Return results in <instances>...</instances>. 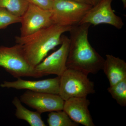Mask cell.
<instances>
[{
    "label": "cell",
    "instance_id": "1",
    "mask_svg": "<svg viewBox=\"0 0 126 126\" xmlns=\"http://www.w3.org/2000/svg\"><path fill=\"white\" fill-rule=\"evenodd\" d=\"M90 25L84 23L71 27L69 32L70 43L66 63L67 68L79 70L88 75L102 70L105 60L89 41Z\"/></svg>",
    "mask_w": 126,
    "mask_h": 126
},
{
    "label": "cell",
    "instance_id": "2",
    "mask_svg": "<svg viewBox=\"0 0 126 126\" xmlns=\"http://www.w3.org/2000/svg\"><path fill=\"white\" fill-rule=\"evenodd\" d=\"M71 27L53 24L29 36H16V42L21 46L26 58L35 67L49 51L61 45V36Z\"/></svg>",
    "mask_w": 126,
    "mask_h": 126
},
{
    "label": "cell",
    "instance_id": "3",
    "mask_svg": "<svg viewBox=\"0 0 126 126\" xmlns=\"http://www.w3.org/2000/svg\"><path fill=\"white\" fill-rule=\"evenodd\" d=\"M0 67L16 79L43 77L27 61L21 46L18 44L11 47L0 46Z\"/></svg>",
    "mask_w": 126,
    "mask_h": 126
},
{
    "label": "cell",
    "instance_id": "4",
    "mask_svg": "<svg viewBox=\"0 0 126 126\" xmlns=\"http://www.w3.org/2000/svg\"><path fill=\"white\" fill-rule=\"evenodd\" d=\"M88 76L79 70L67 68L60 77L59 95L65 101L71 98L87 97L94 93V83Z\"/></svg>",
    "mask_w": 126,
    "mask_h": 126
},
{
    "label": "cell",
    "instance_id": "5",
    "mask_svg": "<svg viewBox=\"0 0 126 126\" xmlns=\"http://www.w3.org/2000/svg\"><path fill=\"white\" fill-rule=\"evenodd\" d=\"M92 6L75 0H53L51 10L53 24L71 27L79 24Z\"/></svg>",
    "mask_w": 126,
    "mask_h": 126
},
{
    "label": "cell",
    "instance_id": "6",
    "mask_svg": "<svg viewBox=\"0 0 126 126\" xmlns=\"http://www.w3.org/2000/svg\"><path fill=\"white\" fill-rule=\"evenodd\" d=\"M60 47L44 59L35 67V70L43 77L55 75L60 77L67 69L66 63L70 46V39L67 36L63 35Z\"/></svg>",
    "mask_w": 126,
    "mask_h": 126
},
{
    "label": "cell",
    "instance_id": "7",
    "mask_svg": "<svg viewBox=\"0 0 126 126\" xmlns=\"http://www.w3.org/2000/svg\"><path fill=\"white\" fill-rule=\"evenodd\" d=\"M20 35L29 36L53 24L51 10H44L31 3L21 17Z\"/></svg>",
    "mask_w": 126,
    "mask_h": 126
},
{
    "label": "cell",
    "instance_id": "8",
    "mask_svg": "<svg viewBox=\"0 0 126 126\" xmlns=\"http://www.w3.org/2000/svg\"><path fill=\"white\" fill-rule=\"evenodd\" d=\"M113 0H101L93 6L88 11L79 24L88 23L95 26L107 24L118 30L124 25L123 20L117 15L112 7Z\"/></svg>",
    "mask_w": 126,
    "mask_h": 126
},
{
    "label": "cell",
    "instance_id": "9",
    "mask_svg": "<svg viewBox=\"0 0 126 126\" xmlns=\"http://www.w3.org/2000/svg\"><path fill=\"white\" fill-rule=\"evenodd\" d=\"M19 98L22 103L40 114L63 110L64 101L59 94L37 93L27 90Z\"/></svg>",
    "mask_w": 126,
    "mask_h": 126
},
{
    "label": "cell",
    "instance_id": "10",
    "mask_svg": "<svg viewBox=\"0 0 126 126\" xmlns=\"http://www.w3.org/2000/svg\"><path fill=\"white\" fill-rule=\"evenodd\" d=\"M16 79L14 81H4L0 86L2 88L26 89L37 93L58 94L59 93L60 77L39 81L25 80L21 78Z\"/></svg>",
    "mask_w": 126,
    "mask_h": 126
},
{
    "label": "cell",
    "instance_id": "11",
    "mask_svg": "<svg viewBox=\"0 0 126 126\" xmlns=\"http://www.w3.org/2000/svg\"><path fill=\"white\" fill-rule=\"evenodd\" d=\"M87 97H72L64 101L63 110L73 121L85 126H94Z\"/></svg>",
    "mask_w": 126,
    "mask_h": 126
},
{
    "label": "cell",
    "instance_id": "12",
    "mask_svg": "<svg viewBox=\"0 0 126 126\" xmlns=\"http://www.w3.org/2000/svg\"><path fill=\"white\" fill-rule=\"evenodd\" d=\"M102 69L108 79L110 86L126 78V61L112 55H106Z\"/></svg>",
    "mask_w": 126,
    "mask_h": 126
},
{
    "label": "cell",
    "instance_id": "13",
    "mask_svg": "<svg viewBox=\"0 0 126 126\" xmlns=\"http://www.w3.org/2000/svg\"><path fill=\"white\" fill-rule=\"evenodd\" d=\"M12 103L16 108L15 115L18 119L25 121L31 126H46L41 117V114L25 107L18 97H14Z\"/></svg>",
    "mask_w": 126,
    "mask_h": 126
},
{
    "label": "cell",
    "instance_id": "14",
    "mask_svg": "<svg viewBox=\"0 0 126 126\" xmlns=\"http://www.w3.org/2000/svg\"><path fill=\"white\" fill-rule=\"evenodd\" d=\"M30 3L29 0H0V7L6 9L14 15L21 17Z\"/></svg>",
    "mask_w": 126,
    "mask_h": 126
},
{
    "label": "cell",
    "instance_id": "15",
    "mask_svg": "<svg viewBox=\"0 0 126 126\" xmlns=\"http://www.w3.org/2000/svg\"><path fill=\"white\" fill-rule=\"evenodd\" d=\"M47 122L49 126H78V124L72 120L63 110L50 112Z\"/></svg>",
    "mask_w": 126,
    "mask_h": 126
},
{
    "label": "cell",
    "instance_id": "16",
    "mask_svg": "<svg viewBox=\"0 0 126 126\" xmlns=\"http://www.w3.org/2000/svg\"><path fill=\"white\" fill-rule=\"evenodd\" d=\"M108 91L117 103L122 107L126 106V78L108 88Z\"/></svg>",
    "mask_w": 126,
    "mask_h": 126
},
{
    "label": "cell",
    "instance_id": "17",
    "mask_svg": "<svg viewBox=\"0 0 126 126\" xmlns=\"http://www.w3.org/2000/svg\"><path fill=\"white\" fill-rule=\"evenodd\" d=\"M21 17L14 15L5 8L0 7V30L10 25L20 23Z\"/></svg>",
    "mask_w": 126,
    "mask_h": 126
},
{
    "label": "cell",
    "instance_id": "18",
    "mask_svg": "<svg viewBox=\"0 0 126 126\" xmlns=\"http://www.w3.org/2000/svg\"><path fill=\"white\" fill-rule=\"evenodd\" d=\"M30 3L44 10H51L53 0H29Z\"/></svg>",
    "mask_w": 126,
    "mask_h": 126
},
{
    "label": "cell",
    "instance_id": "19",
    "mask_svg": "<svg viewBox=\"0 0 126 126\" xmlns=\"http://www.w3.org/2000/svg\"><path fill=\"white\" fill-rule=\"evenodd\" d=\"M75 0L79 1V2H84V3H87V4H90L92 5V3H91L90 0Z\"/></svg>",
    "mask_w": 126,
    "mask_h": 126
},
{
    "label": "cell",
    "instance_id": "20",
    "mask_svg": "<svg viewBox=\"0 0 126 126\" xmlns=\"http://www.w3.org/2000/svg\"><path fill=\"white\" fill-rule=\"evenodd\" d=\"M101 0H90L93 6L97 4L98 3L100 2Z\"/></svg>",
    "mask_w": 126,
    "mask_h": 126
},
{
    "label": "cell",
    "instance_id": "21",
    "mask_svg": "<svg viewBox=\"0 0 126 126\" xmlns=\"http://www.w3.org/2000/svg\"><path fill=\"white\" fill-rule=\"evenodd\" d=\"M122 2L123 5L124 9H126V0H121Z\"/></svg>",
    "mask_w": 126,
    "mask_h": 126
}]
</instances>
